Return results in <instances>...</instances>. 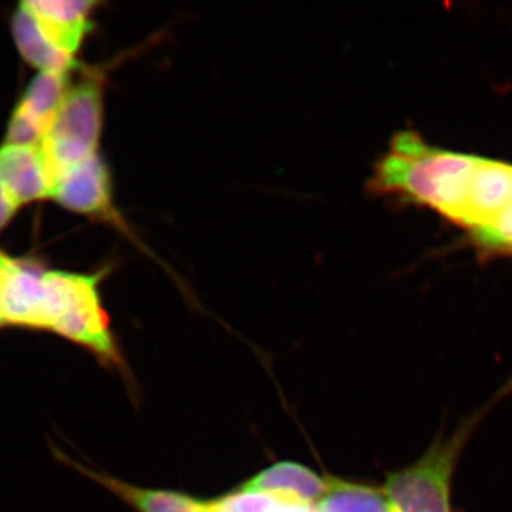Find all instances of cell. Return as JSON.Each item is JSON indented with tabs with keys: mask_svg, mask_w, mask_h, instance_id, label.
Wrapping results in <instances>:
<instances>
[{
	"mask_svg": "<svg viewBox=\"0 0 512 512\" xmlns=\"http://www.w3.org/2000/svg\"><path fill=\"white\" fill-rule=\"evenodd\" d=\"M328 487L329 480L319 476L312 468L295 461H281L259 471L254 477L245 481L238 490L276 495V497L315 507L328 491Z\"/></svg>",
	"mask_w": 512,
	"mask_h": 512,
	"instance_id": "9",
	"label": "cell"
},
{
	"mask_svg": "<svg viewBox=\"0 0 512 512\" xmlns=\"http://www.w3.org/2000/svg\"><path fill=\"white\" fill-rule=\"evenodd\" d=\"M485 248L512 251V202L491 224L474 231Z\"/></svg>",
	"mask_w": 512,
	"mask_h": 512,
	"instance_id": "15",
	"label": "cell"
},
{
	"mask_svg": "<svg viewBox=\"0 0 512 512\" xmlns=\"http://www.w3.org/2000/svg\"><path fill=\"white\" fill-rule=\"evenodd\" d=\"M512 202V165L480 158L458 224L478 231Z\"/></svg>",
	"mask_w": 512,
	"mask_h": 512,
	"instance_id": "6",
	"label": "cell"
},
{
	"mask_svg": "<svg viewBox=\"0 0 512 512\" xmlns=\"http://www.w3.org/2000/svg\"><path fill=\"white\" fill-rule=\"evenodd\" d=\"M480 158L440 150L413 131L393 138L376 164L370 185L377 192L403 194L458 221Z\"/></svg>",
	"mask_w": 512,
	"mask_h": 512,
	"instance_id": "1",
	"label": "cell"
},
{
	"mask_svg": "<svg viewBox=\"0 0 512 512\" xmlns=\"http://www.w3.org/2000/svg\"><path fill=\"white\" fill-rule=\"evenodd\" d=\"M0 184L18 207L50 197L52 178L40 147L3 144L0 147Z\"/></svg>",
	"mask_w": 512,
	"mask_h": 512,
	"instance_id": "8",
	"label": "cell"
},
{
	"mask_svg": "<svg viewBox=\"0 0 512 512\" xmlns=\"http://www.w3.org/2000/svg\"><path fill=\"white\" fill-rule=\"evenodd\" d=\"M503 396L504 392L498 393L447 439L434 441L412 466L387 476L382 490L392 512H451V483L461 453L485 414Z\"/></svg>",
	"mask_w": 512,
	"mask_h": 512,
	"instance_id": "3",
	"label": "cell"
},
{
	"mask_svg": "<svg viewBox=\"0 0 512 512\" xmlns=\"http://www.w3.org/2000/svg\"><path fill=\"white\" fill-rule=\"evenodd\" d=\"M12 30L20 55L40 72H72L73 67L77 66L73 56L67 55L47 39L35 16L23 2L13 15Z\"/></svg>",
	"mask_w": 512,
	"mask_h": 512,
	"instance_id": "11",
	"label": "cell"
},
{
	"mask_svg": "<svg viewBox=\"0 0 512 512\" xmlns=\"http://www.w3.org/2000/svg\"><path fill=\"white\" fill-rule=\"evenodd\" d=\"M69 87L70 72H40L30 82L16 109L29 117L46 136Z\"/></svg>",
	"mask_w": 512,
	"mask_h": 512,
	"instance_id": "12",
	"label": "cell"
},
{
	"mask_svg": "<svg viewBox=\"0 0 512 512\" xmlns=\"http://www.w3.org/2000/svg\"><path fill=\"white\" fill-rule=\"evenodd\" d=\"M35 16L47 39L67 55L76 57L84 37L92 32L97 2L80 0H32L23 2Z\"/></svg>",
	"mask_w": 512,
	"mask_h": 512,
	"instance_id": "7",
	"label": "cell"
},
{
	"mask_svg": "<svg viewBox=\"0 0 512 512\" xmlns=\"http://www.w3.org/2000/svg\"><path fill=\"white\" fill-rule=\"evenodd\" d=\"M103 272H43L37 330H47L89 350L104 366H124L100 295Z\"/></svg>",
	"mask_w": 512,
	"mask_h": 512,
	"instance_id": "2",
	"label": "cell"
},
{
	"mask_svg": "<svg viewBox=\"0 0 512 512\" xmlns=\"http://www.w3.org/2000/svg\"><path fill=\"white\" fill-rule=\"evenodd\" d=\"M50 197L66 210L110 222L127 232L123 218L114 207L109 168L99 154L57 174L50 188Z\"/></svg>",
	"mask_w": 512,
	"mask_h": 512,
	"instance_id": "5",
	"label": "cell"
},
{
	"mask_svg": "<svg viewBox=\"0 0 512 512\" xmlns=\"http://www.w3.org/2000/svg\"><path fill=\"white\" fill-rule=\"evenodd\" d=\"M18 208V204L10 198L8 192L0 184V231L12 221Z\"/></svg>",
	"mask_w": 512,
	"mask_h": 512,
	"instance_id": "16",
	"label": "cell"
},
{
	"mask_svg": "<svg viewBox=\"0 0 512 512\" xmlns=\"http://www.w3.org/2000/svg\"><path fill=\"white\" fill-rule=\"evenodd\" d=\"M218 503L229 512H315L311 505L264 493L235 490Z\"/></svg>",
	"mask_w": 512,
	"mask_h": 512,
	"instance_id": "14",
	"label": "cell"
},
{
	"mask_svg": "<svg viewBox=\"0 0 512 512\" xmlns=\"http://www.w3.org/2000/svg\"><path fill=\"white\" fill-rule=\"evenodd\" d=\"M202 512H229L228 510H225L224 507L220 503H218V500L214 501H207L205 503L204 511Z\"/></svg>",
	"mask_w": 512,
	"mask_h": 512,
	"instance_id": "17",
	"label": "cell"
},
{
	"mask_svg": "<svg viewBox=\"0 0 512 512\" xmlns=\"http://www.w3.org/2000/svg\"><path fill=\"white\" fill-rule=\"evenodd\" d=\"M2 326H5V323H3L2 319H0V328H2Z\"/></svg>",
	"mask_w": 512,
	"mask_h": 512,
	"instance_id": "19",
	"label": "cell"
},
{
	"mask_svg": "<svg viewBox=\"0 0 512 512\" xmlns=\"http://www.w3.org/2000/svg\"><path fill=\"white\" fill-rule=\"evenodd\" d=\"M104 74L86 70L70 84L52 126L40 143L43 160L53 180L66 168L99 154L103 131Z\"/></svg>",
	"mask_w": 512,
	"mask_h": 512,
	"instance_id": "4",
	"label": "cell"
},
{
	"mask_svg": "<svg viewBox=\"0 0 512 512\" xmlns=\"http://www.w3.org/2000/svg\"><path fill=\"white\" fill-rule=\"evenodd\" d=\"M12 264V259H9L8 256L3 255L2 252H0V279H2V276L5 275V272L8 271Z\"/></svg>",
	"mask_w": 512,
	"mask_h": 512,
	"instance_id": "18",
	"label": "cell"
},
{
	"mask_svg": "<svg viewBox=\"0 0 512 512\" xmlns=\"http://www.w3.org/2000/svg\"><path fill=\"white\" fill-rule=\"evenodd\" d=\"M56 456H59L67 466H73L77 470L82 471L86 476L92 477L93 480L99 481L100 484L106 485L114 494L123 498L127 504H130L134 510L138 512H202L207 501L197 500L191 495L180 493V491L171 490H151V488L136 487L123 483L117 478L106 476V474L96 473V471L87 470L72 458L63 454L62 451L53 448Z\"/></svg>",
	"mask_w": 512,
	"mask_h": 512,
	"instance_id": "10",
	"label": "cell"
},
{
	"mask_svg": "<svg viewBox=\"0 0 512 512\" xmlns=\"http://www.w3.org/2000/svg\"><path fill=\"white\" fill-rule=\"evenodd\" d=\"M315 512H392L382 488L330 478L328 491Z\"/></svg>",
	"mask_w": 512,
	"mask_h": 512,
	"instance_id": "13",
	"label": "cell"
}]
</instances>
